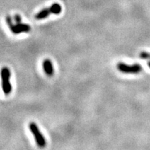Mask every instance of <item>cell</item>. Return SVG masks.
<instances>
[{
    "mask_svg": "<svg viewBox=\"0 0 150 150\" xmlns=\"http://www.w3.org/2000/svg\"><path fill=\"white\" fill-rule=\"evenodd\" d=\"M0 74L1 78L2 90L5 95H8L12 91V85L10 82L11 71L7 67H4L1 68Z\"/></svg>",
    "mask_w": 150,
    "mask_h": 150,
    "instance_id": "obj_1",
    "label": "cell"
},
{
    "mask_svg": "<svg viewBox=\"0 0 150 150\" xmlns=\"http://www.w3.org/2000/svg\"><path fill=\"white\" fill-rule=\"evenodd\" d=\"M62 11V7L59 3H54L52 4L48 8H44L40 11H39L38 13L35 15V18L36 20H42V19L47 18L51 14L59 15Z\"/></svg>",
    "mask_w": 150,
    "mask_h": 150,
    "instance_id": "obj_2",
    "label": "cell"
},
{
    "mask_svg": "<svg viewBox=\"0 0 150 150\" xmlns=\"http://www.w3.org/2000/svg\"><path fill=\"white\" fill-rule=\"evenodd\" d=\"M29 129L31 131V134L34 136L35 140L38 146L40 148H43L46 145V140L45 137L43 136L42 133L40 132L38 127L35 122H31L29 125Z\"/></svg>",
    "mask_w": 150,
    "mask_h": 150,
    "instance_id": "obj_3",
    "label": "cell"
},
{
    "mask_svg": "<svg viewBox=\"0 0 150 150\" xmlns=\"http://www.w3.org/2000/svg\"><path fill=\"white\" fill-rule=\"evenodd\" d=\"M118 70L125 74H138L141 72L142 67L140 64L127 65L124 63H119L117 65Z\"/></svg>",
    "mask_w": 150,
    "mask_h": 150,
    "instance_id": "obj_4",
    "label": "cell"
},
{
    "mask_svg": "<svg viewBox=\"0 0 150 150\" xmlns=\"http://www.w3.org/2000/svg\"><path fill=\"white\" fill-rule=\"evenodd\" d=\"M9 28H10L12 33H14V34H19V33H27L31 31V27H30L29 24L23 23L13 24Z\"/></svg>",
    "mask_w": 150,
    "mask_h": 150,
    "instance_id": "obj_5",
    "label": "cell"
},
{
    "mask_svg": "<svg viewBox=\"0 0 150 150\" xmlns=\"http://www.w3.org/2000/svg\"><path fill=\"white\" fill-rule=\"evenodd\" d=\"M42 67L43 70H44L45 74L49 76H53L54 70V67L53 64H52V61L50 59H45L44 60L42 63Z\"/></svg>",
    "mask_w": 150,
    "mask_h": 150,
    "instance_id": "obj_6",
    "label": "cell"
},
{
    "mask_svg": "<svg viewBox=\"0 0 150 150\" xmlns=\"http://www.w3.org/2000/svg\"><path fill=\"white\" fill-rule=\"evenodd\" d=\"M140 57L142 59H150V54L146 52H142L140 54Z\"/></svg>",
    "mask_w": 150,
    "mask_h": 150,
    "instance_id": "obj_7",
    "label": "cell"
},
{
    "mask_svg": "<svg viewBox=\"0 0 150 150\" xmlns=\"http://www.w3.org/2000/svg\"><path fill=\"white\" fill-rule=\"evenodd\" d=\"M6 22L7 24H8V26L9 27H11V26L13 25V19L11 18V16H7L6 17Z\"/></svg>",
    "mask_w": 150,
    "mask_h": 150,
    "instance_id": "obj_8",
    "label": "cell"
},
{
    "mask_svg": "<svg viewBox=\"0 0 150 150\" xmlns=\"http://www.w3.org/2000/svg\"><path fill=\"white\" fill-rule=\"evenodd\" d=\"M14 21L16 24H19V23H22V18L21 16L20 15L16 14L14 16Z\"/></svg>",
    "mask_w": 150,
    "mask_h": 150,
    "instance_id": "obj_9",
    "label": "cell"
},
{
    "mask_svg": "<svg viewBox=\"0 0 150 150\" xmlns=\"http://www.w3.org/2000/svg\"><path fill=\"white\" fill-rule=\"evenodd\" d=\"M148 65H149V67H150V61L149 62V63H148Z\"/></svg>",
    "mask_w": 150,
    "mask_h": 150,
    "instance_id": "obj_10",
    "label": "cell"
}]
</instances>
